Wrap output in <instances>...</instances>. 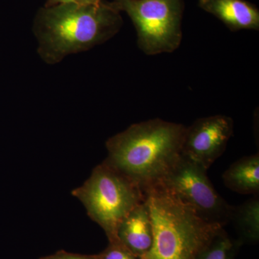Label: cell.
Instances as JSON below:
<instances>
[{
  "label": "cell",
  "instance_id": "cell-6",
  "mask_svg": "<svg viewBox=\"0 0 259 259\" xmlns=\"http://www.w3.org/2000/svg\"><path fill=\"white\" fill-rule=\"evenodd\" d=\"M207 171L182 154L160 183L200 217L224 227L231 221L233 207L214 188Z\"/></svg>",
  "mask_w": 259,
  "mask_h": 259
},
{
  "label": "cell",
  "instance_id": "cell-2",
  "mask_svg": "<svg viewBox=\"0 0 259 259\" xmlns=\"http://www.w3.org/2000/svg\"><path fill=\"white\" fill-rule=\"evenodd\" d=\"M122 25L120 10L113 4L49 6L35 20L37 53L47 64H58L110 40Z\"/></svg>",
  "mask_w": 259,
  "mask_h": 259
},
{
  "label": "cell",
  "instance_id": "cell-4",
  "mask_svg": "<svg viewBox=\"0 0 259 259\" xmlns=\"http://www.w3.org/2000/svg\"><path fill=\"white\" fill-rule=\"evenodd\" d=\"M72 195L87 209L89 217L105 231L109 243L117 241L119 226L128 213L144 201L141 188L104 161Z\"/></svg>",
  "mask_w": 259,
  "mask_h": 259
},
{
  "label": "cell",
  "instance_id": "cell-1",
  "mask_svg": "<svg viewBox=\"0 0 259 259\" xmlns=\"http://www.w3.org/2000/svg\"><path fill=\"white\" fill-rule=\"evenodd\" d=\"M186 127L159 118L134 124L107 141L105 161L144 192L159 184L182 156Z\"/></svg>",
  "mask_w": 259,
  "mask_h": 259
},
{
  "label": "cell",
  "instance_id": "cell-12",
  "mask_svg": "<svg viewBox=\"0 0 259 259\" xmlns=\"http://www.w3.org/2000/svg\"><path fill=\"white\" fill-rule=\"evenodd\" d=\"M242 243L230 238L223 228L196 259H233Z\"/></svg>",
  "mask_w": 259,
  "mask_h": 259
},
{
  "label": "cell",
  "instance_id": "cell-9",
  "mask_svg": "<svg viewBox=\"0 0 259 259\" xmlns=\"http://www.w3.org/2000/svg\"><path fill=\"white\" fill-rule=\"evenodd\" d=\"M198 5L219 19L232 32L258 30L259 10L245 0H198Z\"/></svg>",
  "mask_w": 259,
  "mask_h": 259
},
{
  "label": "cell",
  "instance_id": "cell-3",
  "mask_svg": "<svg viewBox=\"0 0 259 259\" xmlns=\"http://www.w3.org/2000/svg\"><path fill=\"white\" fill-rule=\"evenodd\" d=\"M153 241L141 259H196L224 227L200 217L161 183L144 191Z\"/></svg>",
  "mask_w": 259,
  "mask_h": 259
},
{
  "label": "cell",
  "instance_id": "cell-8",
  "mask_svg": "<svg viewBox=\"0 0 259 259\" xmlns=\"http://www.w3.org/2000/svg\"><path fill=\"white\" fill-rule=\"evenodd\" d=\"M117 241L137 256H144L152 247L153 226L145 202L134 207L124 218L117 232Z\"/></svg>",
  "mask_w": 259,
  "mask_h": 259
},
{
  "label": "cell",
  "instance_id": "cell-13",
  "mask_svg": "<svg viewBox=\"0 0 259 259\" xmlns=\"http://www.w3.org/2000/svg\"><path fill=\"white\" fill-rule=\"evenodd\" d=\"M99 259H141L120 242L109 243L106 249L98 254Z\"/></svg>",
  "mask_w": 259,
  "mask_h": 259
},
{
  "label": "cell",
  "instance_id": "cell-7",
  "mask_svg": "<svg viewBox=\"0 0 259 259\" xmlns=\"http://www.w3.org/2000/svg\"><path fill=\"white\" fill-rule=\"evenodd\" d=\"M234 122L228 116L202 117L186 127L182 154L206 170L226 151Z\"/></svg>",
  "mask_w": 259,
  "mask_h": 259
},
{
  "label": "cell",
  "instance_id": "cell-15",
  "mask_svg": "<svg viewBox=\"0 0 259 259\" xmlns=\"http://www.w3.org/2000/svg\"><path fill=\"white\" fill-rule=\"evenodd\" d=\"M101 3V0H49V6L62 4H74L79 5H98Z\"/></svg>",
  "mask_w": 259,
  "mask_h": 259
},
{
  "label": "cell",
  "instance_id": "cell-11",
  "mask_svg": "<svg viewBox=\"0 0 259 259\" xmlns=\"http://www.w3.org/2000/svg\"><path fill=\"white\" fill-rule=\"evenodd\" d=\"M253 196L238 207H233L231 221H234L241 236L240 241L256 243L259 238V199Z\"/></svg>",
  "mask_w": 259,
  "mask_h": 259
},
{
  "label": "cell",
  "instance_id": "cell-5",
  "mask_svg": "<svg viewBox=\"0 0 259 259\" xmlns=\"http://www.w3.org/2000/svg\"><path fill=\"white\" fill-rule=\"evenodd\" d=\"M132 20L138 46L146 55L171 53L180 47L184 0H115Z\"/></svg>",
  "mask_w": 259,
  "mask_h": 259
},
{
  "label": "cell",
  "instance_id": "cell-10",
  "mask_svg": "<svg viewBox=\"0 0 259 259\" xmlns=\"http://www.w3.org/2000/svg\"><path fill=\"white\" fill-rule=\"evenodd\" d=\"M223 180L230 190L241 194L258 196L259 155H250L234 162L223 173Z\"/></svg>",
  "mask_w": 259,
  "mask_h": 259
},
{
  "label": "cell",
  "instance_id": "cell-14",
  "mask_svg": "<svg viewBox=\"0 0 259 259\" xmlns=\"http://www.w3.org/2000/svg\"><path fill=\"white\" fill-rule=\"evenodd\" d=\"M41 259H99V256L98 255H81L61 250Z\"/></svg>",
  "mask_w": 259,
  "mask_h": 259
}]
</instances>
